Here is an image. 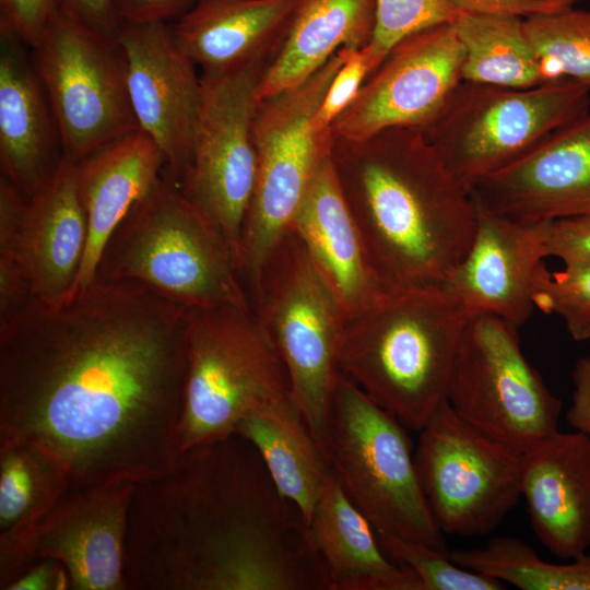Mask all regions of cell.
<instances>
[{"instance_id": "obj_1", "label": "cell", "mask_w": 590, "mask_h": 590, "mask_svg": "<svg viewBox=\"0 0 590 590\" xmlns=\"http://www.w3.org/2000/svg\"><path fill=\"white\" fill-rule=\"evenodd\" d=\"M190 309L98 276L0 321V436L34 441L70 487L139 482L176 459Z\"/></svg>"}, {"instance_id": "obj_2", "label": "cell", "mask_w": 590, "mask_h": 590, "mask_svg": "<svg viewBox=\"0 0 590 590\" xmlns=\"http://www.w3.org/2000/svg\"><path fill=\"white\" fill-rule=\"evenodd\" d=\"M126 590H329L300 510L233 434L134 482Z\"/></svg>"}, {"instance_id": "obj_3", "label": "cell", "mask_w": 590, "mask_h": 590, "mask_svg": "<svg viewBox=\"0 0 590 590\" xmlns=\"http://www.w3.org/2000/svg\"><path fill=\"white\" fill-rule=\"evenodd\" d=\"M334 164L369 263L386 291L440 286L472 241L477 205L424 132L393 128Z\"/></svg>"}, {"instance_id": "obj_4", "label": "cell", "mask_w": 590, "mask_h": 590, "mask_svg": "<svg viewBox=\"0 0 590 590\" xmlns=\"http://www.w3.org/2000/svg\"><path fill=\"white\" fill-rule=\"evenodd\" d=\"M468 318L441 286L386 291L343 320L339 371L418 432L446 399Z\"/></svg>"}, {"instance_id": "obj_5", "label": "cell", "mask_w": 590, "mask_h": 590, "mask_svg": "<svg viewBox=\"0 0 590 590\" xmlns=\"http://www.w3.org/2000/svg\"><path fill=\"white\" fill-rule=\"evenodd\" d=\"M95 276L138 281L189 309H251L226 241L164 174L111 233Z\"/></svg>"}, {"instance_id": "obj_6", "label": "cell", "mask_w": 590, "mask_h": 590, "mask_svg": "<svg viewBox=\"0 0 590 590\" xmlns=\"http://www.w3.org/2000/svg\"><path fill=\"white\" fill-rule=\"evenodd\" d=\"M408 430L340 373L324 451L343 492L377 533L449 552L422 489Z\"/></svg>"}, {"instance_id": "obj_7", "label": "cell", "mask_w": 590, "mask_h": 590, "mask_svg": "<svg viewBox=\"0 0 590 590\" xmlns=\"http://www.w3.org/2000/svg\"><path fill=\"white\" fill-rule=\"evenodd\" d=\"M249 287L253 316L286 368L291 398L324 449L343 311L292 227Z\"/></svg>"}, {"instance_id": "obj_8", "label": "cell", "mask_w": 590, "mask_h": 590, "mask_svg": "<svg viewBox=\"0 0 590 590\" xmlns=\"http://www.w3.org/2000/svg\"><path fill=\"white\" fill-rule=\"evenodd\" d=\"M287 394L286 368L252 309H190L178 452L233 435L246 414Z\"/></svg>"}, {"instance_id": "obj_9", "label": "cell", "mask_w": 590, "mask_h": 590, "mask_svg": "<svg viewBox=\"0 0 590 590\" xmlns=\"http://www.w3.org/2000/svg\"><path fill=\"white\" fill-rule=\"evenodd\" d=\"M345 57L343 47L299 86L260 102L253 123L257 178L238 257L245 286L291 228L317 167L333 153L334 134L315 132L312 119Z\"/></svg>"}, {"instance_id": "obj_10", "label": "cell", "mask_w": 590, "mask_h": 590, "mask_svg": "<svg viewBox=\"0 0 590 590\" xmlns=\"http://www.w3.org/2000/svg\"><path fill=\"white\" fill-rule=\"evenodd\" d=\"M589 106L590 90L573 80L531 88L462 81L423 132L450 173L471 189L589 113Z\"/></svg>"}, {"instance_id": "obj_11", "label": "cell", "mask_w": 590, "mask_h": 590, "mask_svg": "<svg viewBox=\"0 0 590 590\" xmlns=\"http://www.w3.org/2000/svg\"><path fill=\"white\" fill-rule=\"evenodd\" d=\"M446 399L467 422L521 453L558 430L563 408L522 353L518 328L491 315L468 318Z\"/></svg>"}, {"instance_id": "obj_12", "label": "cell", "mask_w": 590, "mask_h": 590, "mask_svg": "<svg viewBox=\"0 0 590 590\" xmlns=\"http://www.w3.org/2000/svg\"><path fill=\"white\" fill-rule=\"evenodd\" d=\"M31 49L56 117L63 158L76 163L139 129L119 42L90 31L57 8Z\"/></svg>"}, {"instance_id": "obj_13", "label": "cell", "mask_w": 590, "mask_h": 590, "mask_svg": "<svg viewBox=\"0 0 590 590\" xmlns=\"http://www.w3.org/2000/svg\"><path fill=\"white\" fill-rule=\"evenodd\" d=\"M271 61L201 73L192 154L179 184L224 238L237 270L244 222L257 178L253 123L260 105L259 88Z\"/></svg>"}, {"instance_id": "obj_14", "label": "cell", "mask_w": 590, "mask_h": 590, "mask_svg": "<svg viewBox=\"0 0 590 590\" xmlns=\"http://www.w3.org/2000/svg\"><path fill=\"white\" fill-rule=\"evenodd\" d=\"M417 476L445 534L493 531L521 496V452L461 417L445 399L418 430Z\"/></svg>"}, {"instance_id": "obj_15", "label": "cell", "mask_w": 590, "mask_h": 590, "mask_svg": "<svg viewBox=\"0 0 590 590\" xmlns=\"http://www.w3.org/2000/svg\"><path fill=\"white\" fill-rule=\"evenodd\" d=\"M464 49L451 23L415 32L388 52L332 126L334 135L363 145L393 128L424 130L462 82Z\"/></svg>"}, {"instance_id": "obj_16", "label": "cell", "mask_w": 590, "mask_h": 590, "mask_svg": "<svg viewBox=\"0 0 590 590\" xmlns=\"http://www.w3.org/2000/svg\"><path fill=\"white\" fill-rule=\"evenodd\" d=\"M118 42L139 129L162 150L163 174L179 186L192 154L201 74L168 22H122Z\"/></svg>"}, {"instance_id": "obj_17", "label": "cell", "mask_w": 590, "mask_h": 590, "mask_svg": "<svg viewBox=\"0 0 590 590\" xmlns=\"http://www.w3.org/2000/svg\"><path fill=\"white\" fill-rule=\"evenodd\" d=\"M551 221L506 217L477 206L468 251L442 290L468 317L491 315L516 328L535 310L543 276Z\"/></svg>"}, {"instance_id": "obj_18", "label": "cell", "mask_w": 590, "mask_h": 590, "mask_svg": "<svg viewBox=\"0 0 590 590\" xmlns=\"http://www.w3.org/2000/svg\"><path fill=\"white\" fill-rule=\"evenodd\" d=\"M471 191L477 206L510 219L589 216L590 111L550 132Z\"/></svg>"}, {"instance_id": "obj_19", "label": "cell", "mask_w": 590, "mask_h": 590, "mask_svg": "<svg viewBox=\"0 0 590 590\" xmlns=\"http://www.w3.org/2000/svg\"><path fill=\"white\" fill-rule=\"evenodd\" d=\"M131 481L69 487L39 526L37 558H54L72 590H126L123 578Z\"/></svg>"}, {"instance_id": "obj_20", "label": "cell", "mask_w": 590, "mask_h": 590, "mask_svg": "<svg viewBox=\"0 0 590 590\" xmlns=\"http://www.w3.org/2000/svg\"><path fill=\"white\" fill-rule=\"evenodd\" d=\"M62 160L59 128L32 49L0 21L1 175L30 199Z\"/></svg>"}, {"instance_id": "obj_21", "label": "cell", "mask_w": 590, "mask_h": 590, "mask_svg": "<svg viewBox=\"0 0 590 590\" xmlns=\"http://www.w3.org/2000/svg\"><path fill=\"white\" fill-rule=\"evenodd\" d=\"M521 495L531 527L555 556L590 548V436L554 432L521 455Z\"/></svg>"}, {"instance_id": "obj_22", "label": "cell", "mask_w": 590, "mask_h": 590, "mask_svg": "<svg viewBox=\"0 0 590 590\" xmlns=\"http://www.w3.org/2000/svg\"><path fill=\"white\" fill-rule=\"evenodd\" d=\"M291 227L333 293L344 319L386 292L369 263L333 153L317 167Z\"/></svg>"}, {"instance_id": "obj_23", "label": "cell", "mask_w": 590, "mask_h": 590, "mask_svg": "<svg viewBox=\"0 0 590 590\" xmlns=\"http://www.w3.org/2000/svg\"><path fill=\"white\" fill-rule=\"evenodd\" d=\"M165 164L162 150L140 129L74 163L76 193L86 215L87 241L72 296L95 279L107 239L133 204L158 181Z\"/></svg>"}, {"instance_id": "obj_24", "label": "cell", "mask_w": 590, "mask_h": 590, "mask_svg": "<svg viewBox=\"0 0 590 590\" xmlns=\"http://www.w3.org/2000/svg\"><path fill=\"white\" fill-rule=\"evenodd\" d=\"M300 0H197L172 24L176 40L201 73L272 60Z\"/></svg>"}, {"instance_id": "obj_25", "label": "cell", "mask_w": 590, "mask_h": 590, "mask_svg": "<svg viewBox=\"0 0 590 590\" xmlns=\"http://www.w3.org/2000/svg\"><path fill=\"white\" fill-rule=\"evenodd\" d=\"M87 241L74 163L63 158L55 175L27 202L19 256L34 297L49 305L71 298Z\"/></svg>"}, {"instance_id": "obj_26", "label": "cell", "mask_w": 590, "mask_h": 590, "mask_svg": "<svg viewBox=\"0 0 590 590\" xmlns=\"http://www.w3.org/2000/svg\"><path fill=\"white\" fill-rule=\"evenodd\" d=\"M70 487L63 464L32 440L0 436V589L37 559L40 523Z\"/></svg>"}, {"instance_id": "obj_27", "label": "cell", "mask_w": 590, "mask_h": 590, "mask_svg": "<svg viewBox=\"0 0 590 590\" xmlns=\"http://www.w3.org/2000/svg\"><path fill=\"white\" fill-rule=\"evenodd\" d=\"M308 528L329 590H423L411 568L387 556L373 526L333 473L322 487Z\"/></svg>"}, {"instance_id": "obj_28", "label": "cell", "mask_w": 590, "mask_h": 590, "mask_svg": "<svg viewBox=\"0 0 590 590\" xmlns=\"http://www.w3.org/2000/svg\"><path fill=\"white\" fill-rule=\"evenodd\" d=\"M375 23V0H300L288 35L262 76L260 102L299 86L339 49L366 46Z\"/></svg>"}, {"instance_id": "obj_29", "label": "cell", "mask_w": 590, "mask_h": 590, "mask_svg": "<svg viewBox=\"0 0 590 590\" xmlns=\"http://www.w3.org/2000/svg\"><path fill=\"white\" fill-rule=\"evenodd\" d=\"M234 434L255 446L280 494L300 510L308 526L332 470L291 394L246 414Z\"/></svg>"}, {"instance_id": "obj_30", "label": "cell", "mask_w": 590, "mask_h": 590, "mask_svg": "<svg viewBox=\"0 0 590 590\" xmlns=\"http://www.w3.org/2000/svg\"><path fill=\"white\" fill-rule=\"evenodd\" d=\"M452 26L464 49L462 81L511 88L544 84L522 17L460 13Z\"/></svg>"}, {"instance_id": "obj_31", "label": "cell", "mask_w": 590, "mask_h": 590, "mask_svg": "<svg viewBox=\"0 0 590 590\" xmlns=\"http://www.w3.org/2000/svg\"><path fill=\"white\" fill-rule=\"evenodd\" d=\"M457 565L522 590H590V554L567 564L550 563L524 541L497 536L481 548L451 550Z\"/></svg>"}, {"instance_id": "obj_32", "label": "cell", "mask_w": 590, "mask_h": 590, "mask_svg": "<svg viewBox=\"0 0 590 590\" xmlns=\"http://www.w3.org/2000/svg\"><path fill=\"white\" fill-rule=\"evenodd\" d=\"M544 83L573 80L590 90V11L568 7L523 19Z\"/></svg>"}, {"instance_id": "obj_33", "label": "cell", "mask_w": 590, "mask_h": 590, "mask_svg": "<svg viewBox=\"0 0 590 590\" xmlns=\"http://www.w3.org/2000/svg\"><path fill=\"white\" fill-rule=\"evenodd\" d=\"M376 23L369 43L362 48L375 71L391 48L421 30L451 23L460 14L448 0H375Z\"/></svg>"}, {"instance_id": "obj_34", "label": "cell", "mask_w": 590, "mask_h": 590, "mask_svg": "<svg viewBox=\"0 0 590 590\" xmlns=\"http://www.w3.org/2000/svg\"><path fill=\"white\" fill-rule=\"evenodd\" d=\"M376 532V531H375ZM378 542L389 558L411 568L423 590H503L497 579L465 569L449 556L424 544L377 533Z\"/></svg>"}, {"instance_id": "obj_35", "label": "cell", "mask_w": 590, "mask_h": 590, "mask_svg": "<svg viewBox=\"0 0 590 590\" xmlns=\"http://www.w3.org/2000/svg\"><path fill=\"white\" fill-rule=\"evenodd\" d=\"M535 309L562 318L573 340L590 339V264L547 272L534 295Z\"/></svg>"}, {"instance_id": "obj_36", "label": "cell", "mask_w": 590, "mask_h": 590, "mask_svg": "<svg viewBox=\"0 0 590 590\" xmlns=\"http://www.w3.org/2000/svg\"><path fill=\"white\" fill-rule=\"evenodd\" d=\"M345 48L344 63L331 81L312 119V128L319 134L333 133L334 121L352 104L365 78L369 74L368 63L362 48Z\"/></svg>"}, {"instance_id": "obj_37", "label": "cell", "mask_w": 590, "mask_h": 590, "mask_svg": "<svg viewBox=\"0 0 590 590\" xmlns=\"http://www.w3.org/2000/svg\"><path fill=\"white\" fill-rule=\"evenodd\" d=\"M547 256L564 266L590 264V215L551 221Z\"/></svg>"}, {"instance_id": "obj_38", "label": "cell", "mask_w": 590, "mask_h": 590, "mask_svg": "<svg viewBox=\"0 0 590 590\" xmlns=\"http://www.w3.org/2000/svg\"><path fill=\"white\" fill-rule=\"evenodd\" d=\"M57 8V0H0V21L32 48Z\"/></svg>"}, {"instance_id": "obj_39", "label": "cell", "mask_w": 590, "mask_h": 590, "mask_svg": "<svg viewBox=\"0 0 590 590\" xmlns=\"http://www.w3.org/2000/svg\"><path fill=\"white\" fill-rule=\"evenodd\" d=\"M58 8L90 31L118 42L122 20L115 0H57Z\"/></svg>"}, {"instance_id": "obj_40", "label": "cell", "mask_w": 590, "mask_h": 590, "mask_svg": "<svg viewBox=\"0 0 590 590\" xmlns=\"http://www.w3.org/2000/svg\"><path fill=\"white\" fill-rule=\"evenodd\" d=\"M459 13L507 14L528 17L551 13L582 0H448Z\"/></svg>"}, {"instance_id": "obj_41", "label": "cell", "mask_w": 590, "mask_h": 590, "mask_svg": "<svg viewBox=\"0 0 590 590\" xmlns=\"http://www.w3.org/2000/svg\"><path fill=\"white\" fill-rule=\"evenodd\" d=\"M197 0H115L122 22H168L178 20Z\"/></svg>"}, {"instance_id": "obj_42", "label": "cell", "mask_w": 590, "mask_h": 590, "mask_svg": "<svg viewBox=\"0 0 590 590\" xmlns=\"http://www.w3.org/2000/svg\"><path fill=\"white\" fill-rule=\"evenodd\" d=\"M69 577L63 565L54 558H37L5 590H68Z\"/></svg>"}, {"instance_id": "obj_43", "label": "cell", "mask_w": 590, "mask_h": 590, "mask_svg": "<svg viewBox=\"0 0 590 590\" xmlns=\"http://www.w3.org/2000/svg\"><path fill=\"white\" fill-rule=\"evenodd\" d=\"M571 378L574 389L566 421L576 430L590 436V356L576 362Z\"/></svg>"}]
</instances>
